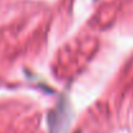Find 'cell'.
I'll use <instances>...</instances> for the list:
<instances>
[{
	"mask_svg": "<svg viewBox=\"0 0 133 133\" xmlns=\"http://www.w3.org/2000/svg\"><path fill=\"white\" fill-rule=\"evenodd\" d=\"M78 133H79V132H78Z\"/></svg>",
	"mask_w": 133,
	"mask_h": 133,
	"instance_id": "1",
	"label": "cell"
}]
</instances>
